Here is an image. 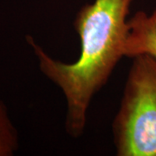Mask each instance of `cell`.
<instances>
[{
	"mask_svg": "<svg viewBox=\"0 0 156 156\" xmlns=\"http://www.w3.org/2000/svg\"><path fill=\"white\" fill-rule=\"evenodd\" d=\"M133 1L95 0L79 10L74 24L81 39V51L74 62L51 57L30 36L26 37L38 59L41 72L65 96V128L74 138L83 134L92 99L125 56L128 16Z\"/></svg>",
	"mask_w": 156,
	"mask_h": 156,
	"instance_id": "6da1fadb",
	"label": "cell"
},
{
	"mask_svg": "<svg viewBox=\"0 0 156 156\" xmlns=\"http://www.w3.org/2000/svg\"><path fill=\"white\" fill-rule=\"evenodd\" d=\"M118 156H156V60L133 57L120 108L112 123Z\"/></svg>",
	"mask_w": 156,
	"mask_h": 156,
	"instance_id": "7a4b0ae2",
	"label": "cell"
},
{
	"mask_svg": "<svg viewBox=\"0 0 156 156\" xmlns=\"http://www.w3.org/2000/svg\"><path fill=\"white\" fill-rule=\"evenodd\" d=\"M145 54L156 60V10L151 14L137 11L128 19L124 55L133 58Z\"/></svg>",
	"mask_w": 156,
	"mask_h": 156,
	"instance_id": "3957f363",
	"label": "cell"
},
{
	"mask_svg": "<svg viewBox=\"0 0 156 156\" xmlns=\"http://www.w3.org/2000/svg\"><path fill=\"white\" fill-rule=\"evenodd\" d=\"M18 148L17 130L4 103L0 101V156H11Z\"/></svg>",
	"mask_w": 156,
	"mask_h": 156,
	"instance_id": "277c9868",
	"label": "cell"
}]
</instances>
